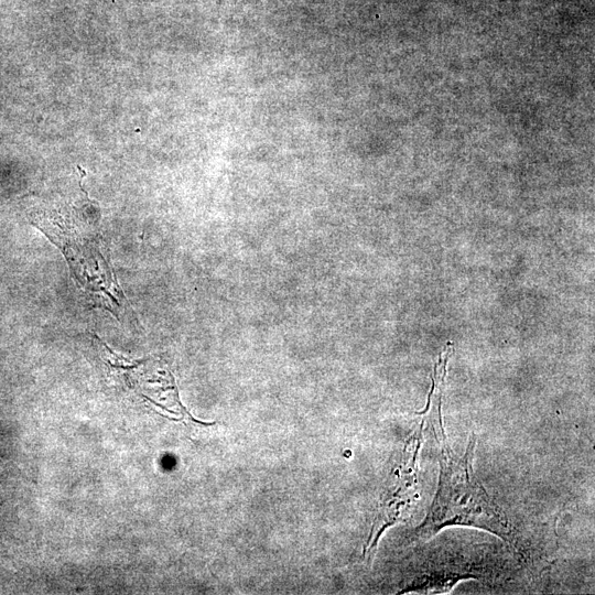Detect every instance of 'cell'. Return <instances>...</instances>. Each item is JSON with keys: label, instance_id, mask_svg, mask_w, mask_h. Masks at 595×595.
<instances>
[{"label": "cell", "instance_id": "cell-1", "mask_svg": "<svg viewBox=\"0 0 595 595\" xmlns=\"http://www.w3.org/2000/svg\"><path fill=\"white\" fill-rule=\"evenodd\" d=\"M432 412L424 410L440 447V480L436 495L424 521L414 536L428 539L447 526L477 527L515 543L512 528L504 512L491 501L473 470L476 437L472 435L465 453L456 457L448 448L441 420V403Z\"/></svg>", "mask_w": 595, "mask_h": 595}, {"label": "cell", "instance_id": "cell-2", "mask_svg": "<svg viewBox=\"0 0 595 595\" xmlns=\"http://www.w3.org/2000/svg\"><path fill=\"white\" fill-rule=\"evenodd\" d=\"M422 424L419 432L412 435L404 451L403 462L396 479L392 496L387 499L385 511L380 517V530L397 521L418 496V454L422 443Z\"/></svg>", "mask_w": 595, "mask_h": 595}]
</instances>
